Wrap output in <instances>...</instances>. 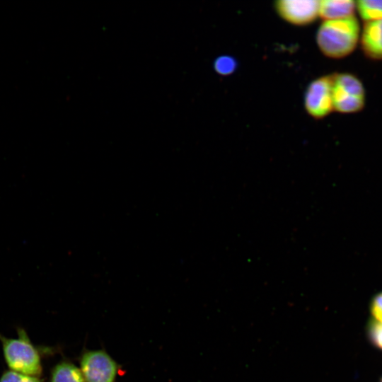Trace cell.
<instances>
[{
  "instance_id": "9c48e42d",
  "label": "cell",
  "mask_w": 382,
  "mask_h": 382,
  "mask_svg": "<svg viewBox=\"0 0 382 382\" xmlns=\"http://www.w3.org/2000/svg\"><path fill=\"white\" fill-rule=\"evenodd\" d=\"M49 382H85L80 369L64 358L55 364L50 372Z\"/></svg>"
},
{
  "instance_id": "6da1fadb",
  "label": "cell",
  "mask_w": 382,
  "mask_h": 382,
  "mask_svg": "<svg viewBox=\"0 0 382 382\" xmlns=\"http://www.w3.org/2000/svg\"><path fill=\"white\" fill-rule=\"evenodd\" d=\"M360 25L354 16L323 21L316 33V44L321 53L331 59L347 57L360 40Z\"/></svg>"
},
{
  "instance_id": "52a82bcc",
  "label": "cell",
  "mask_w": 382,
  "mask_h": 382,
  "mask_svg": "<svg viewBox=\"0 0 382 382\" xmlns=\"http://www.w3.org/2000/svg\"><path fill=\"white\" fill-rule=\"evenodd\" d=\"M359 42L366 57L382 60V19L364 23Z\"/></svg>"
},
{
  "instance_id": "30bf717a",
  "label": "cell",
  "mask_w": 382,
  "mask_h": 382,
  "mask_svg": "<svg viewBox=\"0 0 382 382\" xmlns=\"http://www.w3.org/2000/svg\"><path fill=\"white\" fill-rule=\"evenodd\" d=\"M356 11L364 21L382 19V0H360L356 1Z\"/></svg>"
},
{
  "instance_id": "8fae6325",
  "label": "cell",
  "mask_w": 382,
  "mask_h": 382,
  "mask_svg": "<svg viewBox=\"0 0 382 382\" xmlns=\"http://www.w3.org/2000/svg\"><path fill=\"white\" fill-rule=\"evenodd\" d=\"M238 63L236 59L229 55H222L217 57L214 63L216 72L221 76H229L235 72Z\"/></svg>"
},
{
  "instance_id": "5b68a950",
  "label": "cell",
  "mask_w": 382,
  "mask_h": 382,
  "mask_svg": "<svg viewBox=\"0 0 382 382\" xmlns=\"http://www.w3.org/2000/svg\"><path fill=\"white\" fill-rule=\"evenodd\" d=\"M333 74L313 80L307 86L303 104L306 112L315 120L327 117L333 110Z\"/></svg>"
},
{
  "instance_id": "9a60e30c",
  "label": "cell",
  "mask_w": 382,
  "mask_h": 382,
  "mask_svg": "<svg viewBox=\"0 0 382 382\" xmlns=\"http://www.w3.org/2000/svg\"><path fill=\"white\" fill-rule=\"evenodd\" d=\"M381 382H382V381H381Z\"/></svg>"
},
{
  "instance_id": "7c38bea8",
  "label": "cell",
  "mask_w": 382,
  "mask_h": 382,
  "mask_svg": "<svg viewBox=\"0 0 382 382\" xmlns=\"http://www.w3.org/2000/svg\"><path fill=\"white\" fill-rule=\"evenodd\" d=\"M0 382H45V380L41 377L29 376L8 369L1 374Z\"/></svg>"
},
{
  "instance_id": "3957f363",
  "label": "cell",
  "mask_w": 382,
  "mask_h": 382,
  "mask_svg": "<svg viewBox=\"0 0 382 382\" xmlns=\"http://www.w3.org/2000/svg\"><path fill=\"white\" fill-rule=\"evenodd\" d=\"M332 99L334 110L340 113L360 112L366 102L362 82L352 74L334 73Z\"/></svg>"
},
{
  "instance_id": "8992f818",
  "label": "cell",
  "mask_w": 382,
  "mask_h": 382,
  "mask_svg": "<svg viewBox=\"0 0 382 382\" xmlns=\"http://www.w3.org/2000/svg\"><path fill=\"white\" fill-rule=\"evenodd\" d=\"M274 8L281 18L296 26L308 25L319 18L317 0H279Z\"/></svg>"
},
{
  "instance_id": "4fadbf2b",
  "label": "cell",
  "mask_w": 382,
  "mask_h": 382,
  "mask_svg": "<svg viewBox=\"0 0 382 382\" xmlns=\"http://www.w3.org/2000/svg\"><path fill=\"white\" fill-rule=\"evenodd\" d=\"M369 336L374 345L382 349V323L374 321L369 327Z\"/></svg>"
},
{
  "instance_id": "5bb4252c",
  "label": "cell",
  "mask_w": 382,
  "mask_h": 382,
  "mask_svg": "<svg viewBox=\"0 0 382 382\" xmlns=\"http://www.w3.org/2000/svg\"><path fill=\"white\" fill-rule=\"evenodd\" d=\"M371 312L377 321L382 323V292L374 298L371 303Z\"/></svg>"
},
{
  "instance_id": "ba28073f",
  "label": "cell",
  "mask_w": 382,
  "mask_h": 382,
  "mask_svg": "<svg viewBox=\"0 0 382 382\" xmlns=\"http://www.w3.org/2000/svg\"><path fill=\"white\" fill-rule=\"evenodd\" d=\"M356 1L352 0L319 1L318 14L323 21L346 18L354 16Z\"/></svg>"
},
{
  "instance_id": "7a4b0ae2",
  "label": "cell",
  "mask_w": 382,
  "mask_h": 382,
  "mask_svg": "<svg viewBox=\"0 0 382 382\" xmlns=\"http://www.w3.org/2000/svg\"><path fill=\"white\" fill-rule=\"evenodd\" d=\"M18 337H7L0 333L2 352L10 370L33 376L42 374L43 353L52 352V349H41L30 340L23 328H17Z\"/></svg>"
},
{
  "instance_id": "277c9868",
  "label": "cell",
  "mask_w": 382,
  "mask_h": 382,
  "mask_svg": "<svg viewBox=\"0 0 382 382\" xmlns=\"http://www.w3.org/2000/svg\"><path fill=\"white\" fill-rule=\"evenodd\" d=\"M79 362L85 382H115L120 369V365L102 349H85Z\"/></svg>"
}]
</instances>
